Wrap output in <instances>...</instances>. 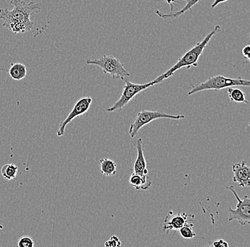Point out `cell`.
Wrapping results in <instances>:
<instances>
[{
    "instance_id": "25",
    "label": "cell",
    "mask_w": 250,
    "mask_h": 247,
    "mask_svg": "<svg viewBox=\"0 0 250 247\" xmlns=\"http://www.w3.org/2000/svg\"><path fill=\"white\" fill-rule=\"evenodd\" d=\"M3 228H4V226H3L2 225H1V224H0V229H2Z\"/></svg>"
},
{
    "instance_id": "16",
    "label": "cell",
    "mask_w": 250,
    "mask_h": 247,
    "mask_svg": "<svg viewBox=\"0 0 250 247\" xmlns=\"http://www.w3.org/2000/svg\"><path fill=\"white\" fill-rule=\"evenodd\" d=\"M227 89H228V97L231 101L246 103V104L249 103V102L246 99V94L245 92H242L241 89L233 87H228Z\"/></svg>"
},
{
    "instance_id": "23",
    "label": "cell",
    "mask_w": 250,
    "mask_h": 247,
    "mask_svg": "<svg viewBox=\"0 0 250 247\" xmlns=\"http://www.w3.org/2000/svg\"><path fill=\"white\" fill-rule=\"evenodd\" d=\"M228 1V0H214V2L211 5V9H214L217 7L218 4H222V3L225 2V1Z\"/></svg>"
},
{
    "instance_id": "20",
    "label": "cell",
    "mask_w": 250,
    "mask_h": 247,
    "mask_svg": "<svg viewBox=\"0 0 250 247\" xmlns=\"http://www.w3.org/2000/svg\"><path fill=\"white\" fill-rule=\"evenodd\" d=\"M122 246V242L120 239L116 235L112 236L107 242L105 243L106 247H120Z\"/></svg>"
},
{
    "instance_id": "24",
    "label": "cell",
    "mask_w": 250,
    "mask_h": 247,
    "mask_svg": "<svg viewBox=\"0 0 250 247\" xmlns=\"http://www.w3.org/2000/svg\"><path fill=\"white\" fill-rule=\"evenodd\" d=\"M166 2V4H169L170 7H171V12H174V3L177 1V0H165ZM185 1H187V0H185Z\"/></svg>"
},
{
    "instance_id": "19",
    "label": "cell",
    "mask_w": 250,
    "mask_h": 247,
    "mask_svg": "<svg viewBox=\"0 0 250 247\" xmlns=\"http://www.w3.org/2000/svg\"><path fill=\"white\" fill-rule=\"evenodd\" d=\"M18 247H34L35 246V244L31 237L23 236L18 239Z\"/></svg>"
},
{
    "instance_id": "12",
    "label": "cell",
    "mask_w": 250,
    "mask_h": 247,
    "mask_svg": "<svg viewBox=\"0 0 250 247\" xmlns=\"http://www.w3.org/2000/svg\"><path fill=\"white\" fill-rule=\"evenodd\" d=\"M129 185L137 190H148L152 185V180L149 175L132 173L129 179Z\"/></svg>"
},
{
    "instance_id": "15",
    "label": "cell",
    "mask_w": 250,
    "mask_h": 247,
    "mask_svg": "<svg viewBox=\"0 0 250 247\" xmlns=\"http://www.w3.org/2000/svg\"><path fill=\"white\" fill-rule=\"evenodd\" d=\"M100 172L103 175L113 176L116 174L117 164L113 160L109 158H102L100 160Z\"/></svg>"
},
{
    "instance_id": "21",
    "label": "cell",
    "mask_w": 250,
    "mask_h": 247,
    "mask_svg": "<svg viewBox=\"0 0 250 247\" xmlns=\"http://www.w3.org/2000/svg\"><path fill=\"white\" fill-rule=\"evenodd\" d=\"M208 246L214 247H228V242H225L224 239H216V240L212 241V242L208 243Z\"/></svg>"
},
{
    "instance_id": "22",
    "label": "cell",
    "mask_w": 250,
    "mask_h": 247,
    "mask_svg": "<svg viewBox=\"0 0 250 247\" xmlns=\"http://www.w3.org/2000/svg\"><path fill=\"white\" fill-rule=\"evenodd\" d=\"M242 55L248 58V61L250 60V46L247 45L242 49Z\"/></svg>"
},
{
    "instance_id": "17",
    "label": "cell",
    "mask_w": 250,
    "mask_h": 247,
    "mask_svg": "<svg viewBox=\"0 0 250 247\" xmlns=\"http://www.w3.org/2000/svg\"><path fill=\"white\" fill-rule=\"evenodd\" d=\"M18 171V167L14 163H8L3 165L1 169V174L5 180H12L16 178Z\"/></svg>"
},
{
    "instance_id": "14",
    "label": "cell",
    "mask_w": 250,
    "mask_h": 247,
    "mask_svg": "<svg viewBox=\"0 0 250 247\" xmlns=\"http://www.w3.org/2000/svg\"><path fill=\"white\" fill-rule=\"evenodd\" d=\"M27 74V68L21 63H14L8 70L9 77L15 81H21L25 78Z\"/></svg>"
},
{
    "instance_id": "7",
    "label": "cell",
    "mask_w": 250,
    "mask_h": 247,
    "mask_svg": "<svg viewBox=\"0 0 250 247\" xmlns=\"http://www.w3.org/2000/svg\"><path fill=\"white\" fill-rule=\"evenodd\" d=\"M226 188L234 194L237 202L235 209H232L231 207L228 208V213H229L228 221L231 222V221L237 220L242 226L249 225L250 223V197L248 195H245L243 198L240 199L232 185L226 186Z\"/></svg>"
},
{
    "instance_id": "18",
    "label": "cell",
    "mask_w": 250,
    "mask_h": 247,
    "mask_svg": "<svg viewBox=\"0 0 250 247\" xmlns=\"http://www.w3.org/2000/svg\"><path fill=\"white\" fill-rule=\"evenodd\" d=\"M179 231H180V235L184 239H193L196 236L194 230V225L191 222L183 225Z\"/></svg>"
},
{
    "instance_id": "9",
    "label": "cell",
    "mask_w": 250,
    "mask_h": 247,
    "mask_svg": "<svg viewBox=\"0 0 250 247\" xmlns=\"http://www.w3.org/2000/svg\"><path fill=\"white\" fill-rule=\"evenodd\" d=\"M194 217L195 216L188 214L184 211H179L177 214H173V211H169L165 218L164 225L162 229L166 231V234H169V231L171 230L179 231L187 222L194 220Z\"/></svg>"
},
{
    "instance_id": "5",
    "label": "cell",
    "mask_w": 250,
    "mask_h": 247,
    "mask_svg": "<svg viewBox=\"0 0 250 247\" xmlns=\"http://www.w3.org/2000/svg\"><path fill=\"white\" fill-rule=\"evenodd\" d=\"M160 118H168V119L180 120L184 119L185 115H171L166 114L162 110L148 111L142 110L137 114L135 120L129 127V133L131 137H135L142 128L149 124L153 120L160 119Z\"/></svg>"
},
{
    "instance_id": "6",
    "label": "cell",
    "mask_w": 250,
    "mask_h": 247,
    "mask_svg": "<svg viewBox=\"0 0 250 247\" xmlns=\"http://www.w3.org/2000/svg\"><path fill=\"white\" fill-rule=\"evenodd\" d=\"M125 84L123 87V92L121 96L111 107L107 108L106 111L108 112H114V111H122L123 108L129 102L132 101L135 95L140 92L149 89L151 86L157 84L155 81H150L145 83H134L129 81V79L125 80Z\"/></svg>"
},
{
    "instance_id": "3",
    "label": "cell",
    "mask_w": 250,
    "mask_h": 247,
    "mask_svg": "<svg viewBox=\"0 0 250 247\" xmlns=\"http://www.w3.org/2000/svg\"><path fill=\"white\" fill-rule=\"evenodd\" d=\"M191 91L188 92V95L207 90L220 91L228 87L245 86V87L249 88L250 81L248 79H244L241 77L229 78V77L218 75L210 77L203 82L194 85L191 84Z\"/></svg>"
},
{
    "instance_id": "4",
    "label": "cell",
    "mask_w": 250,
    "mask_h": 247,
    "mask_svg": "<svg viewBox=\"0 0 250 247\" xmlns=\"http://www.w3.org/2000/svg\"><path fill=\"white\" fill-rule=\"evenodd\" d=\"M86 64L95 65L106 74H109L115 79L125 81L129 79L131 75L125 68V64L112 55H103L98 58L86 60Z\"/></svg>"
},
{
    "instance_id": "2",
    "label": "cell",
    "mask_w": 250,
    "mask_h": 247,
    "mask_svg": "<svg viewBox=\"0 0 250 247\" xmlns=\"http://www.w3.org/2000/svg\"><path fill=\"white\" fill-rule=\"evenodd\" d=\"M220 29H221V27L219 24L214 26V29L205 37V38L201 41L196 43L195 46L191 47L184 55L180 57L177 62L172 67L170 68L166 72L156 78L154 79L155 82H157V84L163 82L165 79H167L170 77L173 76L176 72L182 69V68H186V69H189L192 66L197 67L199 58L203 54V51L206 49L207 45H208L213 37L216 34L218 33Z\"/></svg>"
},
{
    "instance_id": "13",
    "label": "cell",
    "mask_w": 250,
    "mask_h": 247,
    "mask_svg": "<svg viewBox=\"0 0 250 247\" xmlns=\"http://www.w3.org/2000/svg\"><path fill=\"white\" fill-rule=\"evenodd\" d=\"M200 1H201V0H187V1H186V5L181 9L176 12H171V13L170 12V13L165 14L161 12V11L159 10V9H157V10H155V13L159 18L162 19H174L180 18V16L184 15L188 11L191 10L193 7H194L196 4H197V3L200 2Z\"/></svg>"
},
{
    "instance_id": "8",
    "label": "cell",
    "mask_w": 250,
    "mask_h": 247,
    "mask_svg": "<svg viewBox=\"0 0 250 247\" xmlns=\"http://www.w3.org/2000/svg\"><path fill=\"white\" fill-rule=\"evenodd\" d=\"M92 102V98L89 96L83 97V98L78 100V101L74 105L71 111L69 113V115L66 117V119L60 123L58 131H57V135L58 137L63 136L66 126L77 117L81 116V115L87 113L89 107H90Z\"/></svg>"
},
{
    "instance_id": "1",
    "label": "cell",
    "mask_w": 250,
    "mask_h": 247,
    "mask_svg": "<svg viewBox=\"0 0 250 247\" xmlns=\"http://www.w3.org/2000/svg\"><path fill=\"white\" fill-rule=\"evenodd\" d=\"M10 4L14 7L12 10L0 9V19L3 20V26L15 34L29 32L34 25L31 17L41 11V3L11 0Z\"/></svg>"
},
{
    "instance_id": "10",
    "label": "cell",
    "mask_w": 250,
    "mask_h": 247,
    "mask_svg": "<svg viewBox=\"0 0 250 247\" xmlns=\"http://www.w3.org/2000/svg\"><path fill=\"white\" fill-rule=\"evenodd\" d=\"M232 180L242 188L250 185V168L245 160L237 162L232 165Z\"/></svg>"
},
{
    "instance_id": "11",
    "label": "cell",
    "mask_w": 250,
    "mask_h": 247,
    "mask_svg": "<svg viewBox=\"0 0 250 247\" xmlns=\"http://www.w3.org/2000/svg\"><path fill=\"white\" fill-rule=\"evenodd\" d=\"M134 146L137 151V159H136L132 173L148 175L149 171L146 165V159L143 155V140L141 137H139L134 143Z\"/></svg>"
}]
</instances>
